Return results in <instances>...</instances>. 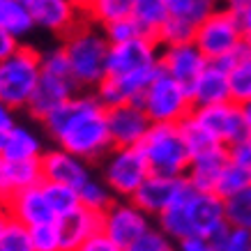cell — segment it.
<instances>
[{"label":"cell","instance_id":"1","mask_svg":"<svg viewBox=\"0 0 251 251\" xmlns=\"http://www.w3.org/2000/svg\"><path fill=\"white\" fill-rule=\"evenodd\" d=\"M42 125L58 148L88 164L101 161L113 148L106 125V108L92 92H76L53 113L46 115Z\"/></svg>","mask_w":251,"mask_h":251},{"label":"cell","instance_id":"2","mask_svg":"<svg viewBox=\"0 0 251 251\" xmlns=\"http://www.w3.org/2000/svg\"><path fill=\"white\" fill-rule=\"evenodd\" d=\"M157 221L161 233L175 242L194 235L212 240L228 226L224 217V201L212 191H196L191 187L166 212H161Z\"/></svg>","mask_w":251,"mask_h":251},{"label":"cell","instance_id":"3","mask_svg":"<svg viewBox=\"0 0 251 251\" xmlns=\"http://www.w3.org/2000/svg\"><path fill=\"white\" fill-rule=\"evenodd\" d=\"M62 51L67 55L69 72L78 90H95L104 76H106V55H108V39L104 30L83 21L62 37Z\"/></svg>","mask_w":251,"mask_h":251},{"label":"cell","instance_id":"4","mask_svg":"<svg viewBox=\"0 0 251 251\" xmlns=\"http://www.w3.org/2000/svg\"><path fill=\"white\" fill-rule=\"evenodd\" d=\"M39 74V49L19 44L14 53L0 60V101L14 111H23L37 88Z\"/></svg>","mask_w":251,"mask_h":251},{"label":"cell","instance_id":"5","mask_svg":"<svg viewBox=\"0 0 251 251\" xmlns=\"http://www.w3.org/2000/svg\"><path fill=\"white\" fill-rule=\"evenodd\" d=\"M138 150L143 152L152 175L184 177L191 161L177 125H150Z\"/></svg>","mask_w":251,"mask_h":251},{"label":"cell","instance_id":"6","mask_svg":"<svg viewBox=\"0 0 251 251\" xmlns=\"http://www.w3.org/2000/svg\"><path fill=\"white\" fill-rule=\"evenodd\" d=\"M138 106L145 111L152 125H180L191 113V95L189 88L177 83L159 67L157 76L145 88Z\"/></svg>","mask_w":251,"mask_h":251},{"label":"cell","instance_id":"7","mask_svg":"<svg viewBox=\"0 0 251 251\" xmlns=\"http://www.w3.org/2000/svg\"><path fill=\"white\" fill-rule=\"evenodd\" d=\"M194 44L207 60H219L224 55L240 51L244 46V39L235 12L228 7H214L212 14L196 25Z\"/></svg>","mask_w":251,"mask_h":251},{"label":"cell","instance_id":"8","mask_svg":"<svg viewBox=\"0 0 251 251\" xmlns=\"http://www.w3.org/2000/svg\"><path fill=\"white\" fill-rule=\"evenodd\" d=\"M150 175L148 161L138 148H111V152L101 159V182L111 194L129 201L136 189Z\"/></svg>","mask_w":251,"mask_h":251},{"label":"cell","instance_id":"9","mask_svg":"<svg viewBox=\"0 0 251 251\" xmlns=\"http://www.w3.org/2000/svg\"><path fill=\"white\" fill-rule=\"evenodd\" d=\"M161 46L152 37H138L125 44H111L106 55V76L129 78L154 74L159 69Z\"/></svg>","mask_w":251,"mask_h":251},{"label":"cell","instance_id":"10","mask_svg":"<svg viewBox=\"0 0 251 251\" xmlns=\"http://www.w3.org/2000/svg\"><path fill=\"white\" fill-rule=\"evenodd\" d=\"M152 228L150 217L136 207L131 201H113L111 205L101 212V233L113 240L122 251L129 249L138 237H143L148 230Z\"/></svg>","mask_w":251,"mask_h":251},{"label":"cell","instance_id":"11","mask_svg":"<svg viewBox=\"0 0 251 251\" xmlns=\"http://www.w3.org/2000/svg\"><path fill=\"white\" fill-rule=\"evenodd\" d=\"M191 118L210 134L224 148H230L233 143L249 136L247 122L242 118V108L235 101H224L212 106H198L191 108Z\"/></svg>","mask_w":251,"mask_h":251},{"label":"cell","instance_id":"12","mask_svg":"<svg viewBox=\"0 0 251 251\" xmlns=\"http://www.w3.org/2000/svg\"><path fill=\"white\" fill-rule=\"evenodd\" d=\"M189 189L187 177H166V175H148L145 182L129 198L136 207H141L148 217H159L166 212L184 191Z\"/></svg>","mask_w":251,"mask_h":251},{"label":"cell","instance_id":"13","mask_svg":"<svg viewBox=\"0 0 251 251\" xmlns=\"http://www.w3.org/2000/svg\"><path fill=\"white\" fill-rule=\"evenodd\" d=\"M25 7L30 12L35 28L51 32L55 37H67L85 21V16L69 0H25Z\"/></svg>","mask_w":251,"mask_h":251},{"label":"cell","instance_id":"14","mask_svg":"<svg viewBox=\"0 0 251 251\" xmlns=\"http://www.w3.org/2000/svg\"><path fill=\"white\" fill-rule=\"evenodd\" d=\"M106 125L113 148H138L152 122L138 104H120L106 108Z\"/></svg>","mask_w":251,"mask_h":251},{"label":"cell","instance_id":"15","mask_svg":"<svg viewBox=\"0 0 251 251\" xmlns=\"http://www.w3.org/2000/svg\"><path fill=\"white\" fill-rule=\"evenodd\" d=\"M76 92H81L74 83L72 76H60V74H46L42 72L37 81V88L32 92L30 101L25 111L35 118V120H44L49 113H53L58 106H62L67 99H72Z\"/></svg>","mask_w":251,"mask_h":251},{"label":"cell","instance_id":"16","mask_svg":"<svg viewBox=\"0 0 251 251\" xmlns=\"http://www.w3.org/2000/svg\"><path fill=\"white\" fill-rule=\"evenodd\" d=\"M7 210L9 219L23 224L25 228H35V226H44V224H55V214L49 205V201L44 196L42 184L30 187V189L14 191L9 194L7 201L2 203Z\"/></svg>","mask_w":251,"mask_h":251},{"label":"cell","instance_id":"17","mask_svg":"<svg viewBox=\"0 0 251 251\" xmlns=\"http://www.w3.org/2000/svg\"><path fill=\"white\" fill-rule=\"evenodd\" d=\"M39 161H42L44 182L67 184V187H74L78 191L92 177L90 168H88V161L78 159V157H74L72 152L62 150V148L44 150Z\"/></svg>","mask_w":251,"mask_h":251},{"label":"cell","instance_id":"18","mask_svg":"<svg viewBox=\"0 0 251 251\" xmlns=\"http://www.w3.org/2000/svg\"><path fill=\"white\" fill-rule=\"evenodd\" d=\"M207 58L194 42L187 44H175V46H161L159 51V67L166 72L171 78H175L177 83H182L189 88L198 78V74L205 69Z\"/></svg>","mask_w":251,"mask_h":251},{"label":"cell","instance_id":"19","mask_svg":"<svg viewBox=\"0 0 251 251\" xmlns=\"http://www.w3.org/2000/svg\"><path fill=\"white\" fill-rule=\"evenodd\" d=\"M189 95H191L194 108L230 101L228 69L217 60H207L205 69H203V72L198 74L196 81L189 85Z\"/></svg>","mask_w":251,"mask_h":251},{"label":"cell","instance_id":"20","mask_svg":"<svg viewBox=\"0 0 251 251\" xmlns=\"http://www.w3.org/2000/svg\"><path fill=\"white\" fill-rule=\"evenodd\" d=\"M55 224H58V230H60L62 237V249L74 251L78 244H83L88 237H92L95 233L101 230V212L78 207L74 212L60 217Z\"/></svg>","mask_w":251,"mask_h":251},{"label":"cell","instance_id":"21","mask_svg":"<svg viewBox=\"0 0 251 251\" xmlns=\"http://www.w3.org/2000/svg\"><path fill=\"white\" fill-rule=\"evenodd\" d=\"M228 164V152L226 148H217L212 152H205L201 157H194L189 161V168H187V182H189L191 189L196 191H212L217 187V180H219L224 166Z\"/></svg>","mask_w":251,"mask_h":251},{"label":"cell","instance_id":"22","mask_svg":"<svg viewBox=\"0 0 251 251\" xmlns=\"http://www.w3.org/2000/svg\"><path fill=\"white\" fill-rule=\"evenodd\" d=\"M44 154V145L42 138L28 127V125H19L5 134V148H2V159L5 161H28L39 159Z\"/></svg>","mask_w":251,"mask_h":251},{"label":"cell","instance_id":"23","mask_svg":"<svg viewBox=\"0 0 251 251\" xmlns=\"http://www.w3.org/2000/svg\"><path fill=\"white\" fill-rule=\"evenodd\" d=\"M0 30H5L9 37H14L19 44H23V39L35 30V23H32L25 2L0 0Z\"/></svg>","mask_w":251,"mask_h":251},{"label":"cell","instance_id":"24","mask_svg":"<svg viewBox=\"0 0 251 251\" xmlns=\"http://www.w3.org/2000/svg\"><path fill=\"white\" fill-rule=\"evenodd\" d=\"M131 12H134V0H92L83 12V16L92 25L106 28L108 23L129 19Z\"/></svg>","mask_w":251,"mask_h":251},{"label":"cell","instance_id":"25","mask_svg":"<svg viewBox=\"0 0 251 251\" xmlns=\"http://www.w3.org/2000/svg\"><path fill=\"white\" fill-rule=\"evenodd\" d=\"M5 180H7L9 194L30 189V187H37V184L44 182V175H42V161L39 159L5 161Z\"/></svg>","mask_w":251,"mask_h":251},{"label":"cell","instance_id":"26","mask_svg":"<svg viewBox=\"0 0 251 251\" xmlns=\"http://www.w3.org/2000/svg\"><path fill=\"white\" fill-rule=\"evenodd\" d=\"M134 21L141 25L145 37H157L159 28L168 19L166 0H134Z\"/></svg>","mask_w":251,"mask_h":251},{"label":"cell","instance_id":"27","mask_svg":"<svg viewBox=\"0 0 251 251\" xmlns=\"http://www.w3.org/2000/svg\"><path fill=\"white\" fill-rule=\"evenodd\" d=\"M177 127H180V134H182V141H184V145H187V152H189L191 159H194V157H201V154H205V152H212L217 148H224V145L217 143L191 115H187Z\"/></svg>","mask_w":251,"mask_h":251},{"label":"cell","instance_id":"28","mask_svg":"<svg viewBox=\"0 0 251 251\" xmlns=\"http://www.w3.org/2000/svg\"><path fill=\"white\" fill-rule=\"evenodd\" d=\"M228 90L230 101L244 104L251 99V60L247 51L228 67Z\"/></svg>","mask_w":251,"mask_h":251},{"label":"cell","instance_id":"29","mask_svg":"<svg viewBox=\"0 0 251 251\" xmlns=\"http://www.w3.org/2000/svg\"><path fill=\"white\" fill-rule=\"evenodd\" d=\"M42 189H44V196L49 201V205L53 210L55 219H60L65 214L74 212L81 207V201H78V191L74 187H67V184H58V182H42Z\"/></svg>","mask_w":251,"mask_h":251},{"label":"cell","instance_id":"30","mask_svg":"<svg viewBox=\"0 0 251 251\" xmlns=\"http://www.w3.org/2000/svg\"><path fill=\"white\" fill-rule=\"evenodd\" d=\"M168 16L189 21L194 25L207 19L217 7V0H166Z\"/></svg>","mask_w":251,"mask_h":251},{"label":"cell","instance_id":"31","mask_svg":"<svg viewBox=\"0 0 251 251\" xmlns=\"http://www.w3.org/2000/svg\"><path fill=\"white\" fill-rule=\"evenodd\" d=\"M224 217L228 226L251 230V187L224 198Z\"/></svg>","mask_w":251,"mask_h":251},{"label":"cell","instance_id":"32","mask_svg":"<svg viewBox=\"0 0 251 251\" xmlns=\"http://www.w3.org/2000/svg\"><path fill=\"white\" fill-rule=\"evenodd\" d=\"M251 187V171L237 166L233 161H228L224 171H221L219 180H217V187H214V194L224 201V198L233 196L237 191H244Z\"/></svg>","mask_w":251,"mask_h":251},{"label":"cell","instance_id":"33","mask_svg":"<svg viewBox=\"0 0 251 251\" xmlns=\"http://www.w3.org/2000/svg\"><path fill=\"white\" fill-rule=\"evenodd\" d=\"M194 35H196V25H194V23L175 19V16H168L154 39H157L159 46H175V44L194 42Z\"/></svg>","mask_w":251,"mask_h":251},{"label":"cell","instance_id":"34","mask_svg":"<svg viewBox=\"0 0 251 251\" xmlns=\"http://www.w3.org/2000/svg\"><path fill=\"white\" fill-rule=\"evenodd\" d=\"M78 201H81V207H85V210L104 212V210L115 201V196L111 194V189H108L101 180L90 177V180L78 189Z\"/></svg>","mask_w":251,"mask_h":251},{"label":"cell","instance_id":"35","mask_svg":"<svg viewBox=\"0 0 251 251\" xmlns=\"http://www.w3.org/2000/svg\"><path fill=\"white\" fill-rule=\"evenodd\" d=\"M214 251H249L251 247V230L249 228H235L226 226L210 240Z\"/></svg>","mask_w":251,"mask_h":251},{"label":"cell","instance_id":"36","mask_svg":"<svg viewBox=\"0 0 251 251\" xmlns=\"http://www.w3.org/2000/svg\"><path fill=\"white\" fill-rule=\"evenodd\" d=\"M30 230V251H65L58 224H44Z\"/></svg>","mask_w":251,"mask_h":251},{"label":"cell","instance_id":"37","mask_svg":"<svg viewBox=\"0 0 251 251\" xmlns=\"http://www.w3.org/2000/svg\"><path fill=\"white\" fill-rule=\"evenodd\" d=\"M0 251H30V230L23 224L9 219L0 233Z\"/></svg>","mask_w":251,"mask_h":251},{"label":"cell","instance_id":"38","mask_svg":"<svg viewBox=\"0 0 251 251\" xmlns=\"http://www.w3.org/2000/svg\"><path fill=\"white\" fill-rule=\"evenodd\" d=\"M104 30V37L108 39V44H125V42H131V39H138V37H145L141 25L134 21V16L129 19H120L115 23H108Z\"/></svg>","mask_w":251,"mask_h":251},{"label":"cell","instance_id":"39","mask_svg":"<svg viewBox=\"0 0 251 251\" xmlns=\"http://www.w3.org/2000/svg\"><path fill=\"white\" fill-rule=\"evenodd\" d=\"M127 251H175L173 240H168L159 228H150L143 237H138Z\"/></svg>","mask_w":251,"mask_h":251},{"label":"cell","instance_id":"40","mask_svg":"<svg viewBox=\"0 0 251 251\" xmlns=\"http://www.w3.org/2000/svg\"><path fill=\"white\" fill-rule=\"evenodd\" d=\"M226 152H228V161L251 171V138L249 136L233 143L230 148H226Z\"/></svg>","mask_w":251,"mask_h":251},{"label":"cell","instance_id":"41","mask_svg":"<svg viewBox=\"0 0 251 251\" xmlns=\"http://www.w3.org/2000/svg\"><path fill=\"white\" fill-rule=\"evenodd\" d=\"M74 251H122V249L99 230V233H95L92 237H88L83 244H78Z\"/></svg>","mask_w":251,"mask_h":251},{"label":"cell","instance_id":"42","mask_svg":"<svg viewBox=\"0 0 251 251\" xmlns=\"http://www.w3.org/2000/svg\"><path fill=\"white\" fill-rule=\"evenodd\" d=\"M175 251H214V247L207 237L194 235V237H184V240H180Z\"/></svg>","mask_w":251,"mask_h":251},{"label":"cell","instance_id":"43","mask_svg":"<svg viewBox=\"0 0 251 251\" xmlns=\"http://www.w3.org/2000/svg\"><path fill=\"white\" fill-rule=\"evenodd\" d=\"M235 16H237V25H240V32H242L244 44H249L251 42V5L237 9Z\"/></svg>","mask_w":251,"mask_h":251},{"label":"cell","instance_id":"44","mask_svg":"<svg viewBox=\"0 0 251 251\" xmlns=\"http://www.w3.org/2000/svg\"><path fill=\"white\" fill-rule=\"evenodd\" d=\"M14 125H16L14 108H9L7 104H2V101H0V131H2V134H7Z\"/></svg>","mask_w":251,"mask_h":251},{"label":"cell","instance_id":"45","mask_svg":"<svg viewBox=\"0 0 251 251\" xmlns=\"http://www.w3.org/2000/svg\"><path fill=\"white\" fill-rule=\"evenodd\" d=\"M19 46L14 37H9L5 30H0V60H5L9 53H14V49Z\"/></svg>","mask_w":251,"mask_h":251},{"label":"cell","instance_id":"46","mask_svg":"<svg viewBox=\"0 0 251 251\" xmlns=\"http://www.w3.org/2000/svg\"><path fill=\"white\" fill-rule=\"evenodd\" d=\"M9 196V189H7V180H5V159L0 157V203H5Z\"/></svg>","mask_w":251,"mask_h":251},{"label":"cell","instance_id":"47","mask_svg":"<svg viewBox=\"0 0 251 251\" xmlns=\"http://www.w3.org/2000/svg\"><path fill=\"white\" fill-rule=\"evenodd\" d=\"M240 108H242V118H244V122H247V129L251 131V99L244 101V104H240Z\"/></svg>","mask_w":251,"mask_h":251},{"label":"cell","instance_id":"48","mask_svg":"<svg viewBox=\"0 0 251 251\" xmlns=\"http://www.w3.org/2000/svg\"><path fill=\"white\" fill-rule=\"evenodd\" d=\"M9 224V214H7V210H5V205L0 203V233L5 230V226Z\"/></svg>","mask_w":251,"mask_h":251},{"label":"cell","instance_id":"49","mask_svg":"<svg viewBox=\"0 0 251 251\" xmlns=\"http://www.w3.org/2000/svg\"><path fill=\"white\" fill-rule=\"evenodd\" d=\"M69 2H72V5H74V7H76L78 12L83 14V12H85V9H88V5H90L92 0H69Z\"/></svg>","mask_w":251,"mask_h":251},{"label":"cell","instance_id":"50","mask_svg":"<svg viewBox=\"0 0 251 251\" xmlns=\"http://www.w3.org/2000/svg\"><path fill=\"white\" fill-rule=\"evenodd\" d=\"M2 148H5V134L0 131V154H2Z\"/></svg>","mask_w":251,"mask_h":251},{"label":"cell","instance_id":"51","mask_svg":"<svg viewBox=\"0 0 251 251\" xmlns=\"http://www.w3.org/2000/svg\"><path fill=\"white\" fill-rule=\"evenodd\" d=\"M244 51H247V55H249V60H251V42L249 44H244Z\"/></svg>","mask_w":251,"mask_h":251},{"label":"cell","instance_id":"52","mask_svg":"<svg viewBox=\"0 0 251 251\" xmlns=\"http://www.w3.org/2000/svg\"><path fill=\"white\" fill-rule=\"evenodd\" d=\"M16 2H25V0H16Z\"/></svg>","mask_w":251,"mask_h":251},{"label":"cell","instance_id":"53","mask_svg":"<svg viewBox=\"0 0 251 251\" xmlns=\"http://www.w3.org/2000/svg\"><path fill=\"white\" fill-rule=\"evenodd\" d=\"M249 138H251V131H249Z\"/></svg>","mask_w":251,"mask_h":251},{"label":"cell","instance_id":"54","mask_svg":"<svg viewBox=\"0 0 251 251\" xmlns=\"http://www.w3.org/2000/svg\"><path fill=\"white\" fill-rule=\"evenodd\" d=\"M249 251H251V247H249Z\"/></svg>","mask_w":251,"mask_h":251},{"label":"cell","instance_id":"55","mask_svg":"<svg viewBox=\"0 0 251 251\" xmlns=\"http://www.w3.org/2000/svg\"><path fill=\"white\" fill-rule=\"evenodd\" d=\"M125 251H127V249H125Z\"/></svg>","mask_w":251,"mask_h":251}]
</instances>
